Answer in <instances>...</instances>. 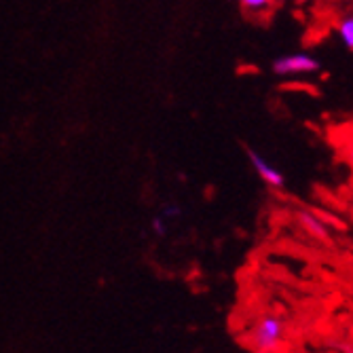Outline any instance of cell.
I'll list each match as a JSON object with an SVG mask.
<instances>
[{
    "mask_svg": "<svg viewBox=\"0 0 353 353\" xmlns=\"http://www.w3.org/2000/svg\"><path fill=\"white\" fill-rule=\"evenodd\" d=\"M237 3L241 5L243 11H248L252 15H261V13H267L277 0H237Z\"/></svg>",
    "mask_w": 353,
    "mask_h": 353,
    "instance_id": "cell-6",
    "label": "cell"
},
{
    "mask_svg": "<svg viewBox=\"0 0 353 353\" xmlns=\"http://www.w3.org/2000/svg\"><path fill=\"white\" fill-rule=\"evenodd\" d=\"M256 353H275V351H256Z\"/></svg>",
    "mask_w": 353,
    "mask_h": 353,
    "instance_id": "cell-10",
    "label": "cell"
},
{
    "mask_svg": "<svg viewBox=\"0 0 353 353\" xmlns=\"http://www.w3.org/2000/svg\"><path fill=\"white\" fill-rule=\"evenodd\" d=\"M285 336V326L279 317L275 315H265L254 324L250 341L256 351H275Z\"/></svg>",
    "mask_w": 353,
    "mask_h": 353,
    "instance_id": "cell-1",
    "label": "cell"
},
{
    "mask_svg": "<svg viewBox=\"0 0 353 353\" xmlns=\"http://www.w3.org/2000/svg\"><path fill=\"white\" fill-rule=\"evenodd\" d=\"M152 229L157 235H165V218L163 216H159L154 222H152Z\"/></svg>",
    "mask_w": 353,
    "mask_h": 353,
    "instance_id": "cell-7",
    "label": "cell"
},
{
    "mask_svg": "<svg viewBox=\"0 0 353 353\" xmlns=\"http://www.w3.org/2000/svg\"><path fill=\"white\" fill-rule=\"evenodd\" d=\"M248 159H250V165L252 170L256 172V176H259L267 186L271 188H281L283 186V174L279 172V168H275L267 157H263L261 152L256 150H248Z\"/></svg>",
    "mask_w": 353,
    "mask_h": 353,
    "instance_id": "cell-3",
    "label": "cell"
},
{
    "mask_svg": "<svg viewBox=\"0 0 353 353\" xmlns=\"http://www.w3.org/2000/svg\"><path fill=\"white\" fill-rule=\"evenodd\" d=\"M347 159L353 163V140L349 142V146H347Z\"/></svg>",
    "mask_w": 353,
    "mask_h": 353,
    "instance_id": "cell-8",
    "label": "cell"
},
{
    "mask_svg": "<svg viewBox=\"0 0 353 353\" xmlns=\"http://www.w3.org/2000/svg\"><path fill=\"white\" fill-rule=\"evenodd\" d=\"M336 32H339L341 43H343L347 49L353 51V15L343 17V19L339 21V26H336Z\"/></svg>",
    "mask_w": 353,
    "mask_h": 353,
    "instance_id": "cell-5",
    "label": "cell"
},
{
    "mask_svg": "<svg viewBox=\"0 0 353 353\" xmlns=\"http://www.w3.org/2000/svg\"><path fill=\"white\" fill-rule=\"evenodd\" d=\"M273 72L277 77L296 79V77H309L319 70V61L309 53H288L273 61Z\"/></svg>",
    "mask_w": 353,
    "mask_h": 353,
    "instance_id": "cell-2",
    "label": "cell"
},
{
    "mask_svg": "<svg viewBox=\"0 0 353 353\" xmlns=\"http://www.w3.org/2000/svg\"><path fill=\"white\" fill-rule=\"evenodd\" d=\"M299 3H313V0H299Z\"/></svg>",
    "mask_w": 353,
    "mask_h": 353,
    "instance_id": "cell-9",
    "label": "cell"
},
{
    "mask_svg": "<svg viewBox=\"0 0 353 353\" xmlns=\"http://www.w3.org/2000/svg\"><path fill=\"white\" fill-rule=\"evenodd\" d=\"M299 220H301V224H303V229H305L311 237H315V239H326V237H328V231H326V227H324V222L319 220L317 216L305 212V214H299Z\"/></svg>",
    "mask_w": 353,
    "mask_h": 353,
    "instance_id": "cell-4",
    "label": "cell"
}]
</instances>
